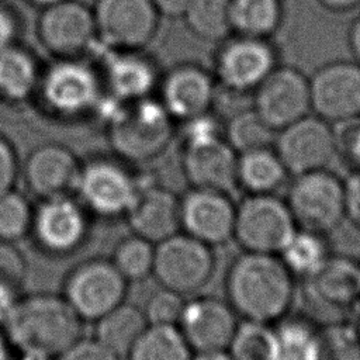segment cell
Masks as SVG:
<instances>
[{"instance_id": "obj_1", "label": "cell", "mask_w": 360, "mask_h": 360, "mask_svg": "<svg viewBox=\"0 0 360 360\" xmlns=\"http://www.w3.org/2000/svg\"><path fill=\"white\" fill-rule=\"evenodd\" d=\"M294 278L278 255L243 252L226 271V301L243 321L278 322L292 304Z\"/></svg>"}, {"instance_id": "obj_2", "label": "cell", "mask_w": 360, "mask_h": 360, "mask_svg": "<svg viewBox=\"0 0 360 360\" xmlns=\"http://www.w3.org/2000/svg\"><path fill=\"white\" fill-rule=\"evenodd\" d=\"M3 332L15 352L55 359L83 336V321L62 294L35 292L17 298Z\"/></svg>"}, {"instance_id": "obj_3", "label": "cell", "mask_w": 360, "mask_h": 360, "mask_svg": "<svg viewBox=\"0 0 360 360\" xmlns=\"http://www.w3.org/2000/svg\"><path fill=\"white\" fill-rule=\"evenodd\" d=\"M174 122L159 100L145 97L120 101V107L108 117V142L120 159L145 163L167 148L174 134Z\"/></svg>"}, {"instance_id": "obj_4", "label": "cell", "mask_w": 360, "mask_h": 360, "mask_svg": "<svg viewBox=\"0 0 360 360\" xmlns=\"http://www.w3.org/2000/svg\"><path fill=\"white\" fill-rule=\"evenodd\" d=\"M181 170L191 187L226 191L236 184L238 153L210 112L184 121Z\"/></svg>"}, {"instance_id": "obj_5", "label": "cell", "mask_w": 360, "mask_h": 360, "mask_svg": "<svg viewBox=\"0 0 360 360\" xmlns=\"http://www.w3.org/2000/svg\"><path fill=\"white\" fill-rule=\"evenodd\" d=\"M139 177L118 156H94L82 162L75 195L93 217L125 218L138 190Z\"/></svg>"}, {"instance_id": "obj_6", "label": "cell", "mask_w": 360, "mask_h": 360, "mask_svg": "<svg viewBox=\"0 0 360 360\" xmlns=\"http://www.w3.org/2000/svg\"><path fill=\"white\" fill-rule=\"evenodd\" d=\"M302 280L304 300L323 323L349 321L360 308V264L349 257L329 256Z\"/></svg>"}, {"instance_id": "obj_7", "label": "cell", "mask_w": 360, "mask_h": 360, "mask_svg": "<svg viewBox=\"0 0 360 360\" xmlns=\"http://www.w3.org/2000/svg\"><path fill=\"white\" fill-rule=\"evenodd\" d=\"M285 202L297 228L322 235L346 217L343 181L328 169L294 176Z\"/></svg>"}, {"instance_id": "obj_8", "label": "cell", "mask_w": 360, "mask_h": 360, "mask_svg": "<svg viewBox=\"0 0 360 360\" xmlns=\"http://www.w3.org/2000/svg\"><path fill=\"white\" fill-rule=\"evenodd\" d=\"M297 229L285 200L274 194H248L236 205L232 238L243 252L278 255Z\"/></svg>"}, {"instance_id": "obj_9", "label": "cell", "mask_w": 360, "mask_h": 360, "mask_svg": "<svg viewBox=\"0 0 360 360\" xmlns=\"http://www.w3.org/2000/svg\"><path fill=\"white\" fill-rule=\"evenodd\" d=\"M215 271L212 248L183 231L155 245L152 276L160 287L181 295L204 288Z\"/></svg>"}, {"instance_id": "obj_10", "label": "cell", "mask_w": 360, "mask_h": 360, "mask_svg": "<svg viewBox=\"0 0 360 360\" xmlns=\"http://www.w3.org/2000/svg\"><path fill=\"white\" fill-rule=\"evenodd\" d=\"M128 281L110 259L93 257L65 277L62 297L83 322H94L125 301Z\"/></svg>"}, {"instance_id": "obj_11", "label": "cell", "mask_w": 360, "mask_h": 360, "mask_svg": "<svg viewBox=\"0 0 360 360\" xmlns=\"http://www.w3.org/2000/svg\"><path fill=\"white\" fill-rule=\"evenodd\" d=\"M90 218L73 194L42 198L34 207L30 236L44 253L68 256L86 243Z\"/></svg>"}, {"instance_id": "obj_12", "label": "cell", "mask_w": 360, "mask_h": 360, "mask_svg": "<svg viewBox=\"0 0 360 360\" xmlns=\"http://www.w3.org/2000/svg\"><path fill=\"white\" fill-rule=\"evenodd\" d=\"M38 90L48 110L59 117H79L93 110L101 94V79L77 58H62L39 77Z\"/></svg>"}, {"instance_id": "obj_13", "label": "cell", "mask_w": 360, "mask_h": 360, "mask_svg": "<svg viewBox=\"0 0 360 360\" xmlns=\"http://www.w3.org/2000/svg\"><path fill=\"white\" fill-rule=\"evenodd\" d=\"M273 145L292 176L326 169L338 155L335 125L311 112L277 131Z\"/></svg>"}, {"instance_id": "obj_14", "label": "cell", "mask_w": 360, "mask_h": 360, "mask_svg": "<svg viewBox=\"0 0 360 360\" xmlns=\"http://www.w3.org/2000/svg\"><path fill=\"white\" fill-rule=\"evenodd\" d=\"M277 65V52L269 38L233 34L222 39L214 70L226 90L243 94L253 93Z\"/></svg>"}, {"instance_id": "obj_15", "label": "cell", "mask_w": 360, "mask_h": 360, "mask_svg": "<svg viewBox=\"0 0 360 360\" xmlns=\"http://www.w3.org/2000/svg\"><path fill=\"white\" fill-rule=\"evenodd\" d=\"M96 35L112 49L139 51L155 37L159 11L152 0H96Z\"/></svg>"}, {"instance_id": "obj_16", "label": "cell", "mask_w": 360, "mask_h": 360, "mask_svg": "<svg viewBox=\"0 0 360 360\" xmlns=\"http://www.w3.org/2000/svg\"><path fill=\"white\" fill-rule=\"evenodd\" d=\"M311 111L332 125L360 118V65L335 60L309 79Z\"/></svg>"}, {"instance_id": "obj_17", "label": "cell", "mask_w": 360, "mask_h": 360, "mask_svg": "<svg viewBox=\"0 0 360 360\" xmlns=\"http://www.w3.org/2000/svg\"><path fill=\"white\" fill-rule=\"evenodd\" d=\"M252 107L274 131H280L311 112L309 80L295 68L277 65L253 90Z\"/></svg>"}, {"instance_id": "obj_18", "label": "cell", "mask_w": 360, "mask_h": 360, "mask_svg": "<svg viewBox=\"0 0 360 360\" xmlns=\"http://www.w3.org/2000/svg\"><path fill=\"white\" fill-rule=\"evenodd\" d=\"M37 34L42 46L58 59L77 58L93 42V11L76 0H65L42 8Z\"/></svg>"}, {"instance_id": "obj_19", "label": "cell", "mask_w": 360, "mask_h": 360, "mask_svg": "<svg viewBox=\"0 0 360 360\" xmlns=\"http://www.w3.org/2000/svg\"><path fill=\"white\" fill-rule=\"evenodd\" d=\"M235 214L226 191L191 187L180 197V231L211 248L233 236Z\"/></svg>"}, {"instance_id": "obj_20", "label": "cell", "mask_w": 360, "mask_h": 360, "mask_svg": "<svg viewBox=\"0 0 360 360\" xmlns=\"http://www.w3.org/2000/svg\"><path fill=\"white\" fill-rule=\"evenodd\" d=\"M228 301L201 295L186 301L177 328L194 353L226 350L238 328Z\"/></svg>"}, {"instance_id": "obj_21", "label": "cell", "mask_w": 360, "mask_h": 360, "mask_svg": "<svg viewBox=\"0 0 360 360\" xmlns=\"http://www.w3.org/2000/svg\"><path fill=\"white\" fill-rule=\"evenodd\" d=\"M82 162L62 143H42L34 148L20 169L25 187L38 200L72 194Z\"/></svg>"}, {"instance_id": "obj_22", "label": "cell", "mask_w": 360, "mask_h": 360, "mask_svg": "<svg viewBox=\"0 0 360 360\" xmlns=\"http://www.w3.org/2000/svg\"><path fill=\"white\" fill-rule=\"evenodd\" d=\"M215 98L212 76L197 65H179L163 79L160 103L174 121H188L210 112Z\"/></svg>"}, {"instance_id": "obj_23", "label": "cell", "mask_w": 360, "mask_h": 360, "mask_svg": "<svg viewBox=\"0 0 360 360\" xmlns=\"http://www.w3.org/2000/svg\"><path fill=\"white\" fill-rule=\"evenodd\" d=\"M131 233L152 243L180 231V197L158 184H142L125 215Z\"/></svg>"}, {"instance_id": "obj_24", "label": "cell", "mask_w": 360, "mask_h": 360, "mask_svg": "<svg viewBox=\"0 0 360 360\" xmlns=\"http://www.w3.org/2000/svg\"><path fill=\"white\" fill-rule=\"evenodd\" d=\"M158 82L156 68L138 51L115 49L105 63L104 83L120 101L150 97Z\"/></svg>"}, {"instance_id": "obj_25", "label": "cell", "mask_w": 360, "mask_h": 360, "mask_svg": "<svg viewBox=\"0 0 360 360\" xmlns=\"http://www.w3.org/2000/svg\"><path fill=\"white\" fill-rule=\"evenodd\" d=\"M288 172L274 148H260L238 155L236 184L248 194H274Z\"/></svg>"}, {"instance_id": "obj_26", "label": "cell", "mask_w": 360, "mask_h": 360, "mask_svg": "<svg viewBox=\"0 0 360 360\" xmlns=\"http://www.w3.org/2000/svg\"><path fill=\"white\" fill-rule=\"evenodd\" d=\"M94 323V338L118 356H125L148 326L141 307L122 301Z\"/></svg>"}, {"instance_id": "obj_27", "label": "cell", "mask_w": 360, "mask_h": 360, "mask_svg": "<svg viewBox=\"0 0 360 360\" xmlns=\"http://www.w3.org/2000/svg\"><path fill=\"white\" fill-rule=\"evenodd\" d=\"M39 69L34 56L18 45L0 49V98L21 103L31 97L39 84Z\"/></svg>"}, {"instance_id": "obj_28", "label": "cell", "mask_w": 360, "mask_h": 360, "mask_svg": "<svg viewBox=\"0 0 360 360\" xmlns=\"http://www.w3.org/2000/svg\"><path fill=\"white\" fill-rule=\"evenodd\" d=\"M280 0H229V21L233 34L269 38L281 24Z\"/></svg>"}, {"instance_id": "obj_29", "label": "cell", "mask_w": 360, "mask_h": 360, "mask_svg": "<svg viewBox=\"0 0 360 360\" xmlns=\"http://www.w3.org/2000/svg\"><path fill=\"white\" fill-rule=\"evenodd\" d=\"M193 356L177 325H148L125 354L127 360H193Z\"/></svg>"}, {"instance_id": "obj_30", "label": "cell", "mask_w": 360, "mask_h": 360, "mask_svg": "<svg viewBox=\"0 0 360 360\" xmlns=\"http://www.w3.org/2000/svg\"><path fill=\"white\" fill-rule=\"evenodd\" d=\"M278 256L294 277L305 278L315 273L330 253L325 235L298 228Z\"/></svg>"}, {"instance_id": "obj_31", "label": "cell", "mask_w": 360, "mask_h": 360, "mask_svg": "<svg viewBox=\"0 0 360 360\" xmlns=\"http://www.w3.org/2000/svg\"><path fill=\"white\" fill-rule=\"evenodd\" d=\"M232 360H277L278 340L271 323L243 321L226 349Z\"/></svg>"}, {"instance_id": "obj_32", "label": "cell", "mask_w": 360, "mask_h": 360, "mask_svg": "<svg viewBox=\"0 0 360 360\" xmlns=\"http://www.w3.org/2000/svg\"><path fill=\"white\" fill-rule=\"evenodd\" d=\"M225 141L239 155L274 143V131L253 107L236 111L222 127Z\"/></svg>"}, {"instance_id": "obj_33", "label": "cell", "mask_w": 360, "mask_h": 360, "mask_svg": "<svg viewBox=\"0 0 360 360\" xmlns=\"http://www.w3.org/2000/svg\"><path fill=\"white\" fill-rule=\"evenodd\" d=\"M278 340L277 360H321L319 329L301 318H283L274 326Z\"/></svg>"}, {"instance_id": "obj_34", "label": "cell", "mask_w": 360, "mask_h": 360, "mask_svg": "<svg viewBox=\"0 0 360 360\" xmlns=\"http://www.w3.org/2000/svg\"><path fill=\"white\" fill-rule=\"evenodd\" d=\"M181 17L190 31L205 41H222L232 32L229 0H191Z\"/></svg>"}, {"instance_id": "obj_35", "label": "cell", "mask_w": 360, "mask_h": 360, "mask_svg": "<svg viewBox=\"0 0 360 360\" xmlns=\"http://www.w3.org/2000/svg\"><path fill=\"white\" fill-rule=\"evenodd\" d=\"M153 259L155 243L142 236L131 233L115 245L110 260L122 274V277L128 283H132L152 276Z\"/></svg>"}, {"instance_id": "obj_36", "label": "cell", "mask_w": 360, "mask_h": 360, "mask_svg": "<svg viewBox=\"0 0 360 360\" xmlns=\"http://www.w3.org/2000/svg\"><path fill=\"white\" fill-rule=\"evenodd\" d=\"M34 207L15 188L0 195V240H20L30 235Z\"/></svg>"}, {"instance_id": "obj_37", "label": "cell", "mask_w": 360, "mask_h": 360, "mask_svg": "<svg viewBox=\"0 0 360 360\" xmlns=\"http://www.w3.org/2000/svg\"><path fill=\"white\" fill-rule=\"evenodd\" d=\"M321 360H360L357 326L349 321L323 323L319 329Z\"/></svg>"}, {"instance_id": "obj_38", "label": "cell", "mask_w": 360, "mask_h": 360, "mask_svg": "<svg viewBox=\"0 0 360 360\" xmlns=\"http://www.w3.org/2000/svg\"><path fill=\"white\" fill-rule=\"evenodd\" d=\"M184 304V295L159 285L156 291L149 294L142 311L148 325H177Z\"/></svg>"}, {"instance_id": "obj_39", "label": "cell", "mask_w": 360, "mask_h": 360, "mask_svg": "<svg viewBox=\"0 0 360 360\" xmlns=\"http://www.w3.org/2000/svg\"><path fill=\"white\" fill-rule=\"evenodd\" d=\"M53 360H121V356L114 353L94 336H82Z\"/></svg>"}, {"instance_id": "obj_40", "label": "cell", "mask_w": 360, "mask_h": 360, "mask_svg": "<svg viewBox=\"0 0 360 360\" xmlns=\"http://www.w3.org/2000/svg\"><path fill=\"white\" fill-rule=\"evenodd\" d=\"M25 262L24 256L11 242L0 240V283L18 288L24 281Z\"/></svg>"}, {"instance_id": "obj_41", "label": "cell", "mask_w": 360, "mask_h": 360, "mask_svg": "<svg viewBox=\"0 0 360 360\" xmlns=\"http://www.w3.org/2000/svg\"><path fill=\"white\" fill-rule=\"evenodd\" d=\"M338 138V153L343 152L345 158L360 169V118L338 124L335 127Z\"/></svg>"}, {"instance_id": "obj_42", "label": "cell", "mask_w": 360, "mask_h": 360, "mask_svg": "<svg viewBox=\"0 0 360 360\" xmlns=\"http://www.w3.org/2000/svg\"><path fill=\"white\" fill-rule=\"evenodd\" d=\"M20 169L21 165L13 143L0 134V195L14 188Z\"/></svg>"}, {"instance_id": "obj_43", "label": "cell", "mask_w": 360, "mask_h": 360, "mask_svg": "<svg viewBox=\"0 0 360 360\" xmlns=\"http://www.w3.org/2000/svg\"><path fill=\"white\" fill-rule=\"evenodd\" d=\"M346 217L360 228V169H354L343 181Z\"/></svg>"}, {"instance_id": "obj_44", "label": "cell", "mask_w": 360, "mask_h": 360, "mask_svg": "<svg viewBox=\"0 0 360 360\" xmlns=\"http://www.w3.org/2000/svg\"><path fill=\"white\" fill-rule=\"evenodd\" d=\"M18 37V20L13 10L0 3V49L14 45Z\"/></svg>"}, {"instance_id": "obj_45", "label": "cell", "mask_w": 360, "mask_h": 360, "mask_svg": "<svg viewBox=\"0 0 360 360\" xmlns=\"http://www.w3.org/2000/svg\"><path fill=\"white\" fill-rule=\"evenodd\" d=\"M191 0H152L160 15L181 17Z\"/></svg>"}, {"instance_id": "obj_46", "label": "cell", "mask_w": 360, "mask_h": 360, "mask_svg": "<svg viewBox=\"0 0 360 360\" xmlns=\"http://www.w3.org/2000/svg\"><path fill=\"white\" fill-rule=\"evenodd\" d=\"M349 46L353 52L354 60L360 65V15L353 21L349 30Z\"/></svg>"}, {"instance_id": "obj_47", "label": "cell", "mask_w": 360, "mask_h": 360, "mask_svg": "<svg viewBox=\"0 0 360 360\" xmlns=\"http://www.w3.org/2000/svg\"><path fill=\"white\" fill-rule=\"evenodd\" d=\"M14 347L6 338L4 332L0 329V360H14Z\"/></svg>"}, {"instance_id": "obj_48", "label": "cell", "mask_w": 360, "mask_h": 360, "mask_svg": "<svg viewBox=\"0 0 360 360\" xmlns=\"http://www.w3.org/2000/svg\"><path fill=\"white\" fill-rule=\"evenodd\" d=\"M193 360H232L226 350L222 352H205V353H194Z\"/></svg>"}, {"instance_id": "obj_49", "label": "cell", "mask_w": 360, "mask_h": 360, "mask_svg": "<svg viewBox=\"0 0 360 360\" xmlns=\"http://www.w3.org/2000/svg\"><path fill=\"white\" fill-rule=\"evenodd\" d=\"M357 1L359 0H322V3H325L329 7H333V10H339L342 7H349Z\"/></svg>"}, {"instance_id": "obj_50", "label": "cell", "mask_w": 360, "mask_h": 360, "mask_svg": "<svg viewBox=\"0 0 360 360\" xmlns=\"http://www.w3.org/2000/svg\"><path fill=\"white\" fill-rule=\"evenodd\" d=\"M18 353V352H17ZM14 360H53L51 357H45L41 354H32V353H18Z\"/></svg>"}, {"instance_id": "obj_51", "label": "cell", "mask_w": 360, "mask_h": 360, "mask_svg": "<svg viewBox=\"0 0 360 360\" xmlns=\"http://www.w3.org/2000/svg\"><path fill=\"white\" fill-rule=\"evenodd\" d=\"M28 1L32 3L34 6L45 8L48 6H52V4H56V3H60V1H65V0H28Z\"/></svg>"}, {"instance_id": "obj_52", "label": "cell", "mask_w": 360, "mask_h": 360, "mask_svg": "<svg viewBox=\"0 0 360 360\" xmlns=\"http://www.w3.org/2000/svg\"><path fill=\"white\" fill-rule=\"evenodd\" d=\"M357 333H359V339H360V325L357 326Z\"/></svg>"}]
</instances>
